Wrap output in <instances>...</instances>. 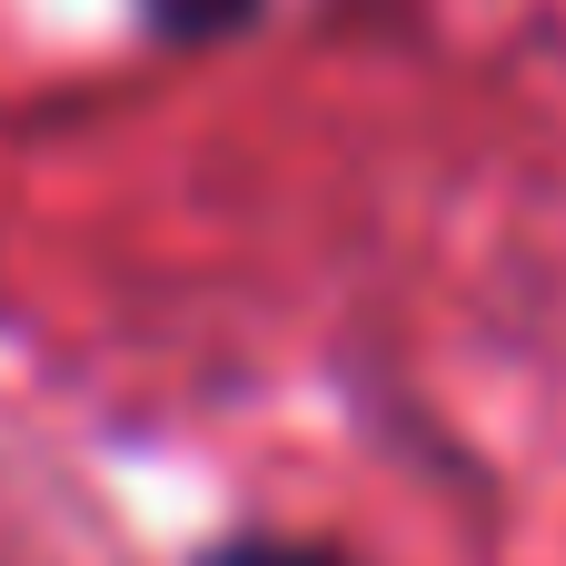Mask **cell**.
I'll return each instance as SVG.
<instances>
[{"label": "cell", "mask_w": 566, "mask_h": 566, "mask_svg": "<svg viewBox=\"0 0 566 566\" xmlns=\"http://www.w3.org/2000/svg\"><path fill=\"white\" fill-rule=\"evenodd\" d=\"M199 566H338V557L308 547V537H229V547H209Z\"/></svg>", "instance_id": "cell-1"}]
</instances>
